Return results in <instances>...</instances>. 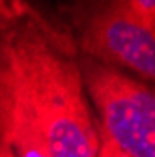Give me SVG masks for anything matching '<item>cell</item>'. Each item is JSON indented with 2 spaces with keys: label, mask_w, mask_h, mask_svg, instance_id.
<instances>
[{
  "label": "cell",
  "mask_w": 155,
  "mask_h": 157,
  "mask_svg": "<svg viewBox=\"0 0 155 157\" xmlns=\"http://www.w3.org/2000/svg\"><path fill=\"white\" fill-rule=\"evenodd\" d=\"M73 36L28 8L0 26V142L17 157H97Z\"/></svg>",
  "instance_id": "obj_1"
},
{
  "label": "cell",
  "mask_w": 155,
  "mask_h": 157,
  "mask_svg": "<svg viewBox=\"0 0 155 157\" xmlns=\"http://www.w3.org/2000/svg\"><path fill=\"white\" fill-rule=\"evenodd\" d=\"M28 8L26 2H2L0 0V26L11 23Z\"/></svg>",
  "instance_id": "obj_4"
},
{
  "label": "cell",
  "mask_w": 155,
  "mask_h": 157,
  "mask_svg": "<svg viewBox=\"0 0 155 157\" xmlns=\"http://www.w3.org/2000/svg\"><path fill=\"white\" fill-rule=\"evenodd\" d=\"M97 157H129V155H125L122 150H118L114 144H110V142H107V140H101Z\"/></svg>",
  "instance_id": "obj_5"
},
{
  "label": "cell",
  "mask_w": 155,
  "mask_h": 157,
  "mask_svg": "<svg viewBox=\"0 0 155 157\" xmlns=\"http://www.w3.org/2000/svg\"><path fill=\"white\" fill-rule=\"evenodd\" d=\"M77 49L155 84V0L93 2L75 15Z\"/></svg>",
  "instance_id": "obj_2"
},
{
  "label": "cell",
  "mask_w": 155,
  "mask_h": 157,
  "mask_svg": "<svg viewBox=\"0 0 155 157\" xmlns=\"http://www.w3.org/2000/svg\"><path fill=\"white\" fill-rule=\"evenodd\" d=\"M79 66L99 116V140L129 157H155V88L86 56Z\"/></svg>",
  "instance_id": "obj_3"
},
{
  "label": "cell",
  "mask_w": 155,
  "mask_h": 157,
  "mask_svg": "<svg viewBox=\"0 0 155 157\" xmlns=\"http://www.w3.org/2000/svg\"><path fill=\"white\" fill-rule=\"evenodd\" d=\"M0 157H17V155H15V151H13L8 144L0 142Z\"/></svg>",
  "instance_id": "obj_6"
}]
</instances>
